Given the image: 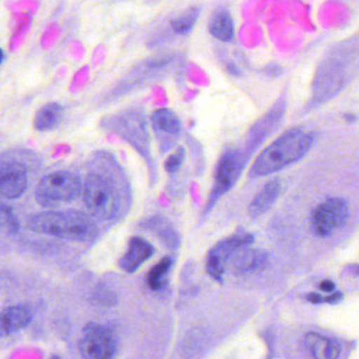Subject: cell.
I'll return each instance as SVG.
<instances>
[{
  "label": "cell",
  "mask_w": 359,
  "mask_h": 359,
  "mask_svg": "<svg viewBox=\"0 0 359 359\" xmlns=\"http://www.w3.org/2000/svg\"><path fill=\"white\" fill-rule=\"evenodd\" d=\"M314 133L294 128L264 149L252 167V176H268L300 161L311 150Z\"/></svg>",
  "instance_id": "1"
},
{
  "label": "cell",
  "mask_w": 359,
  "mask_h": 359,
  "mask_svg": "<svg viewBox=\"0 0 359 359\" xmlns=\"http://www.w3.org/2000/svg\"><path fill=\"white\" fill-rule=\"evenodd\" d=\"M29 226L35 232L74 241H88L96 231L87 214L74 210L36 214L29 220Z\"/></svg>",
  "instance_id": "2"
},
{
  "label": "cell",
  "mask_w": 359,
  "mask_h": 359,
  "mask_svg": "<svg viewBox=\"0 0 359 359\" xmlns=\"http://www.w3.org/2000/svg\"><path fill=\"white\" fill-rule=\"evenodd\" d=\"M83 201L90 213L98 219L109 220L118 213L116 189L102 174L90 173L83 184Z\"/></svg>",
  "instance_id": "3"
},
{
  "label": "cell",
  "mask_w": 359,
  "mask_h": 359,
  "mask_svg": "<svg viewBox=\"0 0 359 359\" xmlns=\"http://www.w3.org/2000/svg\"><path fill=\"white\" fill-rule=\"evenodd\" d=\"M83 191L79 176L68 171L55 172L45 176L39 184L36 199L43 207H54L75 201Z\"/></svg>",
  "instance_id": "4"
},
{
  "label": "cell",
  "mask_w": 359,
  "mask_h": 359,
  "mask_svg": "<svg viewBox=\"0 0 359 359\" xmlns=\"http://www.w3.org/2000/svg\"><path fill=\"white\" fill-rule=\"evenodd\" d=\"M348 205L341 197H332L317 205L311 217V226L317 236L327 237L341 228L348 218Z\"/></svg>",
  "instance_id": "5"
},
{
  "label": "cell",
  "mask_w": 359,
  "mask_h": 359,
  "mask_svg": "<svg viewBox=\"0 0 359 359\" xmlns=\"http://www.w3.org/2000/svg\"><path fill=\"white\" fill-rule=\"evenodd\" d=\"M116 348V338L108 327L98 323H89L83 327L79 340L83 359H112Z\"/></svg>",
  "instance_id": "6"
},
{
  "label": "cell",
  "mask_w": 359,
  "mask_h": 359,
  "mask_svg": "<svg viewBox=\"0 0 359 359\" xmlns=\"http://www.w3.org/2000/svg\"><path fill=\"white\" fill-rule=\"evenodd\" d=\"M254 236L250 234L235 235L218 243L210 251L207 259V270L215 280H224V264L230 256L241 248L247 247L253 243Z\"/></svg>",
  "instance_id": "7"
},
{
  "label": "cell",
  "mask_w": 359,
  "mask_h": 359,
  "mask_svg": "<svg viewBox=\"0 0 359 359\" xmlns=\"http://www.w3.org/2000/svg\"><path fill=\"white\" fill-rule=\"evenodd\" d=\"M241 155L234 151H228L218 161L216 169L215 182L212 195L208 203V209L211 210L216 201L226 194L236 182L241 169Z\"/></svg>",
  "instance_id": "8"
},
{
  "label": "cell",
  "mask_w": 359,
  "mask_h": 359,
  "mask_svg": "<svg viewBox=\"0 0 359 359\" xmlns=\"http://www.w3.org/2000/svg\"><path fill=\"white\" fill-rule=\"evenodd\" d=\"M28 171L20 163H11L0 171V196L16 199L28 188Z\"/></svg>",
  "instance_id": "9"
},
{
  "label": "cell",
  "mask_w": 359,
  "mask_h": 359,
  "mask_svg": "<svg viewBox=\"0 0 359 359\" xmlns=\"http://www.w3.org/2000/svg\"><path fill=\"white\" fill-rule=\"evenodd\" d=\"M155 253L154 247L142 237H133L130 241L127 252L119 260V266L128 273L135 272L142 264Z\"/></svg>",
  "instance_id": "10"
},
{
  "label": "cell",
  "mask_w": 359,
  "mask_h": 359,
  "mask_svg": "<svg viewBox=\"0 0 359 359\" xmlns=\"http://www.w3.org/2000/svg\"><path fill=\"white\" fill-rule=\"evenodd\" d=\"M33 313L27 306H14L0 312V337L11 335L30 325Z\"/></svg>",
  "instance_id": "11"
},
{
  "label": "cell",
  "mask_w": 359,
  "mask_h": 359,
  "mask_svg": "<svg viewBox=\"0 0 359 359\" xmlns=\"http://www.w3.org/2000/svg\"><path fill=\"white\" fill-rule=\"evenodd\" d=\"M304 340L314 359H338L341 353L338 341L317 332L306 334Z\"/></svg>",
  "instance_id": "12"
},
{
  "label": "cell",
  "mask_w": 359,
  "mask_h": 359,
  "mask_svg": "<svg viewBox=\"0 0 359 359\" xmlns=\"http://www.w3.org/2000/svg\"><path fill=\"white\" fill-rule=\"evenodd\" d=\"M281 184L279 180H272L264 184L259 193L254 197L249 207L252 217L264 215L274 205L280 193Z\"/></svg>",
  "instance_id": "13"
},
{
  "label": "cell",
  "mask_w": 359,
  "mask_h": 359,
  "mask_svg": "<svg viewBox=\"0 0 359 359\" xmlns=\"http://www.w3.org/2000/svg\"><path fill=\"white\" fill-rule=\"evenodd\" d=\"M151 123L157 135L174 138L182 133V123L177 115L170 109L155 111L151 116Z\"/></svg>",
  "instance_id": "14"
},
{
  "label": "cell",
  "mask_w": 359,
  "mask_h": 359,
  "mask_svg": "<svg viewBox=\"0 0 359 359\" xmlns=\"http://www.w3.org/2000/svg\"><path fill=\"white\" fill-rule=\"evenodd\" d=\"M209 31L222 41H229L234 37V22L228 9L218 8L213 12L210 18Z\"/></svg>",
  "instance_id": "15"
},
{
  "label": "cell",
  "mask_w": 359,
  "mask_h": 359,
  "mask_svg": "<svg viewBox=\"0 0 359 359\" xmlns=\"http://www.w3.org/2000/svg\"><path fill=\"white\" fill-rule=\"evenodd\" d=\"M64 109L57 102H49L39 109L35 115L34 128L37 131H50L55 129L62 123Z\"/></svg>",
  "instance_id": "16"
},
{
  "label": "cell",
  "mask_w": 359,
  "mask_h": 359,
  "mask_svg": "<svg viewBox=\"0 0 359 359\" xmlns=\"http://www.w3.org/2000/svg\"><path fill=\"white\" fill-rule=\"evenodd\" d=\"M148 226L157 236L163 245L172 250H176L180 245V238L174 226L163 217H155L149 220Z\"/></svg>",
  "instance_id": "17"
},
{
  "label": "cell",
  "mask_w": 359,
  "mask_h": 359,
  "mask_svg": "<svg viewBox=\"0 0 359 359\" xmlns=\"http://www.w3.org/2000/svg\"><path fill=\"white\" fill-rule=\"evenodd\" d=\"M268 260V256L259 250H247L237 255L235 259V268L237 272L247 273L250 271L258 270Z\"/></svg>",
  "instance_id": "18"
},
{
  "label": "cell",
  "mask_w": 359,
  "mask_h": 359,
  "mask_svg": "<svg viewBox=\"0 0 359 359\" xmlns=\"http://www.w3.org/2000/svg\"><path fill=\"white\" fill-rule=\"evenodd\" d=\"M173 260L171 257H165L150 271L148 277V285L153 291L163 290L167 285L165 277L171 270Z\"/></svg>",
  "instance_id": "19"
},
{
  "label": "cell",
  "mask_w": 359,
  "mask_h": 359,
  "mask_svg": "<svg viewBox=\"0 0 359 359\" xmlns=\"http://www.w3.org/2000/svg\"><path fill=\"white\" fill-rule=\"evenodd\" d=\"M201 9L197 7L189 8L171 22V28L176 34H188L198 20Z\"/></svg>",
  "instance_id": "20"
},
{
  "label": "cell",
  "mask_w": 359,
  "mask_h": 359,
  "mask_svg": "<svg viewBox=\"0 0 359 359\" xmlns=\"http://www.w3.org/2000/svg\"><path fill=\"white\" fill-rule=\"evenodd\" d=\"M20 229L18 218L12 210L5 205H0V232L15 233Z\"/></svg>",
  "instance_id": "21"
},
{
  "label": "cell",
  "mask_w": 359,
  "mask_h": 359,
  "mask_svg": "<svg viewBox=\"0 0 359 359\" xmlns=\"http://www.w3.org/2000/svg\"><path fill=\"white\" fill-rule=\"evenodd\" d=\"M184 161V149L180 148L175 154L171 155V156L167 159V161H165V170H167L169 173H175V172H177L178 170L182 168Z\"/></svg>",
  "instance_id": "22"
},
{
  "label": "cell",
  "mask_w": 359,
  "mask_h": 359,
  "mask_svg": "<svg viewBox=\"0 0 359 359\" xmlns=\"http://www.w3.org/2000/svg\"><path fill=\"white\" fill-rule=\"evenodd\" d=\"M344 295L340 292H335L332 295L327 296V297H323L316 293H311L306 295V299L313 304H336V302H340L342 299Z\"/></svg>",
  "instance_id": "23"
},
{
  "label": "cell",
  "mask_w": 359,
  "mask_h": 359,
  "mask_svg": "<svg viewBox=\"0 0 359 359\" xmlns=\"http://www.w3.org/2000/svg\"><path fill=\"white\" fill-rule=\"evenodd\" d=\"M319 287H320L321 291L332 292L335 290L336 285L335 283H334L332 280H323L321 281Z\"/></svg>",
  "instance_id": "24"
},
{
  "label": "cell",
  "mask_w": 359,
  "mask_h": 359,
  "mask_svg": "<svg viewBox=\"0 0 359 359\" xmlns=\"http://www.w3.org/2000/svg\"><path fill=\"white\" fill-rule=\"evenodd\" d=\"M344 117H346V121H350V123H353V121H356V116L353 114H348Z\"/></svg>",
  "instance_id": "25"
},
{
  "label": "cell",
  "mask_w": 359,
  "mask_h": 359,
  "mask_svg": "<svg viewBox=\"0 0 359 359\" xmlns=\"http://www.w3.org/2000/svg\"><path fill=\"white\" fill-rule=\"evenodd\" d=\"M4 58H5V54H4L3 50L0 49V64L3 62Z\"/></svg>",
  "instance_id": "26"
},
{
  "label": "cell",
  "mask_w": 359,
  "mask_h": 359,
  "mask_svg": "<svg viewBox=\"0 0 359 359\" xmlns=\"http://www.w3.org/2000/svg\"><path fill=\"white\" fill-rule=\"evenodd\" d=\"M51 359H62V357L58 356V355H53V356L51 357Z\"/></svg>",
  "instance_id": "27"
}]
</instances>
